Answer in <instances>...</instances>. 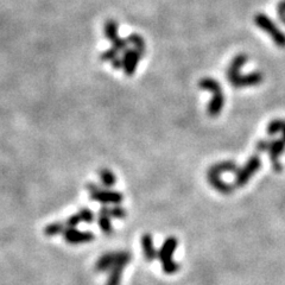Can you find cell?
Wrapping results in <instances>:
<instances>
[{
  "mask_svg": "<svg viewBox=\"0 0 285 285\" xmlns=\"http://www.w3.org/2000/svg\"><path fill=\"white\" fill-rule=\"evenodd\" d=\"M99 226L101 228V231L106 233V234H111L113 232L112 222H111V217L107 207H102L99 211Z\"/></svg>",
  "mask_w": 285,
  "mask_h": 285,
  "instance_id": "9a60e30c",
  "label": "cell"
},
{
  "mask_svg": "<svg viewBox=\"0 0 285 285\" xmlns=\"http://www.w3.org/2000/svg\"><path fill=\"white\" fill-rule=\"evenodd\" d=\"M271 140H267V139H260V140L256 144V150L262 154V152H267V149H269Z\"/></svg>",
  "mask_w": 285,
  "mask_h": 285,
  "instance_id": "44dd1931",
  "label": "cell"
},
{
  "mask_svg": "<svg viewBox=\"0 0 285 285\" xmlns=\"http://www.w3.org/2000/svg\"><path fill=\"white\" fill-rule=\"evenodd\" d=\"M256 25H258L263 31H265L272 38V41L279 48H285V33L278 29V26L264 13H259L255 17Z\"/></svg>",
  "mask_w": 285,
  "mask_h": 285,
  "instance_id": "3957f363",
  "label": "cell"
},
{
  "mask_svg": "<svg viewBox=\"0 0 285 285\" xmlns=\"http://www.w3.org/2000/svg\"><path fill=\"white\" fill-rule=\"evenodd\" d=\"M79 217H80V219H81V221L88 222V224H90V222H92L93 219H94L93 213L89 209H87V208H86V209H82L81 211H80Z\"/></svg>",
  "mask_w": 285,
  "mask_h": 285,
  "instance_id": "7402d4cb",
  "label": "cell"
},
{
  "mask_svg": "<svg viewBox=\"0 0 285 285\" xmlns=\"http://www.w3.org/2000/svg\"><path fill=\"white\" fill-rule=\"evenodd\" d=\"M262 166V159H260L259 154L252 155L248 158V161L245 163L244 166L239 168L235 172L234 187L242 188L250 182V180L255 176V173L258 172V170Z\"/></svg>",
  "mask_w": 285,
  "mask_h": 285,
  "instance_id": "7a4b0ae2",
  "label": "cell"
},
{
  "mask_svg": "<svg viewBox=\"0 0 285 285\" xmlns=\"http://www.w3.org/2000/svg\"><path fill=\"white\" fill-rule=\"evenodd\" d=\"M127 41H128V43L133 44L134 49L139 51V53L144 56L145 53H147V45H145L144 38H142L141 36H139L138 33H132L128 36Z\"/></svg>",
  "mask_w": 285,
  "mask_h": 285,
  "instance_id": "e0dca14e",
  "label": "cell"
},
{
  "mask_svg": "<svg viewBox=\"0 0 285 285\" xmlns=\"http://www.w3.org/2000/svg\"><path fill=\"white\" fill-rule=\"evenodd\" d=\"M284 150H285V140L283 138L273 139V140L270 141L267 152H269V157H270L271 164H272L273 171L281 172V170H283V165L279 163V157L283 155Z\"/></svg>",
  "mask_w": 285,
  "mask_h": 285,
  "instance_id": "52a82bcc",
  "label": "cell"
},
{
  "mask_svg": "<svg viewBox=\"0 0 285 285\" xmlns=\"http://www.w3.org/2000/svg\"><path fill=\"white\" fill-rule=\"evenodd\" d=\"M207 180H208V183H209L210 186L213 187L215 190H217V192L224 194V195L232 194L233 190H234V188H235L234 184L226 183L225 181H222L220 175H215V173L207 172Z\"/></svg>",
  "mask_w": 285,
  "mask_h": 285,
  "instance_id": "8fae6325",
  "label": "cell"
},
{
  "mask_svg": "<svg viewBox=\"0 0 285 285\" xmlns=\"http://www.w3.org/2000/svg\"><path fill=\"white\" fill-rule=\"evenodd\" d=\"M264 81V75L260 72H252L246 75H239L231 85L234 88H246V87H255Z\"/></svg>",
  "mask_w": 285,
  "mask_h": 285,
  "instance_id": "9c48e42d",
  "label": "cell"
},
{
  "mask_svg": "<svg viewBox=\"0 0 285 285\" xmlns=\"http://www.w3.org/2000/svg\"><path fill=\"white\" fill-rule=\"evenodd\" d=\"M199 87L201 89L213 93V98H211L207 107L208 116L210 118H217L220 116L225 106V95L220 82H218L213 78H203L200 80Z\"/></svg>",
  "mask_w": 285,
  "mask_h": 285,
  "instance_id": "6da1fadb",
  "label": "cell"
},
{
  "mask_svg": "<svg viewBox=\"0 0 285 285\" xmlns=\"http://www.w3.org/2000/svg\"><path fill=\"white\" fill-rule=\"evenodd\" d=\"M285 126V120L283 119H274L272 121H270V124L267 125V134L269 135H274L279 132L283 131V128Z\"/></svg>",
  "mask_w": 285,
  "mask_h": 285,
  "instance_id": "ac0fdd59",
  "label": "cell"
},
{
  "mask_svg": "<svg viewBox=\"0 0 285 285\" xmlns=\"http://www.w3.org/2000/svg\"><path fill=\"white\" fill-rule=\"evenodd\" d=\"M118 29H119V26H118V23L116 20L110 19L107 20L105 26H103V32H105L107 40L112 43V48L117 49L120 53V51H125L128 49V41L123 40V38L119 37Z\"/></svg>",
  "mask_w": 285,
  "mask_h": 285,
  "instance_id": "8992f818",
  "label": "cell"
},
{
  "mask_svg": "<svg viewBox=\"0 0 285 285\" xmlns=\"http://www.w3.org/2000/svg\"><path fill=\"white\" fill-rule=\"evenodd\" d=\"M142 58V55L134 49H127L124 51L123 58V70L127 76H132L137 70L138 63Z\"/></svg>",
  "mask_w": 285,
  "mask_h": 285,
  "instance_id": "ba28073f",
  "label": "cell"
},
{
  "mask_svg": "<svg viewBox=\"0 0 285 285\" xmlns=\"http://www.w3.org/2000/svg\"><path fill=\"white\" fill-rule=\"evenodd\" d=\"M118 54H119V51H118L117 49H114V48H111V49L106 50L105 53L101 54V60L112 62L114 58L118 57Z\"/></svg>",
  "mask_w": 285,
  "mask_h": 285,
  "instance_id": "ffe728a7",
  "label": "cell"
},
{
  "mask_svg": "<svg viewBox=\"0 0 285 285\" xmlns=\"http://www.w3.org/2000/svg\"><path fill=\"white\" fill-rule=\"evenodd\" d=\"M238 165L234 161H224V162H219L215 163L208 169V173H215V175H222V173L226 172H236L238 170Z\"/></svg>",
  "mask_w": 285,
  "mask_h": 285,
  "instance_id": "4fadbf2b",
  "label": "cell"
},
{
  "mask_svg": "<svg viewBox=\"0 0 285 285\" xmlns=\"http://www.w3.org/2000/svg\"><path fill=\"white\" fill-rule=\"evenodd\" d=\"M141 246L147 260L149 262L154 260L157 256V252L154 247V240H152V236L150 234H144L141 236Z\"/></svg>",
  "mask_w": 285,
  "mask_h": 285,
  "instance_id": "5bb4252c",
  "label": "cell"
},
{
  "mask_svg": "<svg viewBox=\"0 0 285 285\" xmlns=\"http://www.w3.org/2000/svg\"><path fill=\"white\" fill-rule=\"evenodd\" d=\"M94 235L90 232H80L78 229L70 228L65 232V239L72 244H80V242L92 241Z\"/></svg>",
  "mask_w": 285,
  "mask_h": 285,
  "instance_id": "7c38bea8",
  "label": "cell"
},
{
  "mask_svg": "<svg viewBox=\"0 0 285 285\" xmlns=\"http://www.w3.org/2000/svg\"><path fill=\"white\" fill-rule=\"evenodd\" d=\"M109 214L111 218H116V219H125L126 218V210L124 208H121L119 206H116L113 208H109Z\"/></svg>",
  "mask_w": 285,
  "mask_h": 285,
  "instance_id": "d6986e66",
  "label": "cell"
},
{
  "mask_svg": "<svg viewBox=\"0 0 285 285\" xmlns=\"http://www.w3.org/2000/svg\"><path fill=\"white\" fill-rule=\"evenodd\" d=\"M99 176L102 186L105 188H112L113 186H116L117 177L110 169H101L99 172Z\"/></svg>",
  "mask_w": 285,
  "mask_h": 285,
  "instance_id": "2e32d148",
  "label": "cell"
},
{
  "mask_svg": "<svg viewBox=\"0 0 285 285\" xmlns=\"http://www.w3.org/2000/svg\"><path fill=\"white\" fill-rule=\"evenodd\" d=\"M278 15H279V18H283V17H285V0H283V2H280L279 4H278Z\"/></svg>",
  "mask_w": 285,
  "mask_h": 285,
  "instance_id": "603a6c76",
  "label": "cell"
},
{
  "mask_svg": "<svg viewBox=\"0 0 285 285\" xmlns=\"http://www.w3.org/2000/svg\"><path fill=\"white\" fill-rule=\"evenodd\" d=\"M247 61H248V57L247 55L245 54H239L233 58L231 63L228 65L227 70H226V78H227L229 82H233L239 75H240L241 68L244 67V64Z\"/></svg>",
  "mask_w": 285,
  "mask_h": 285,
  "instance_id": "30bf717a",
  "label": "cell"
},
{
  "mask_svg": "<svg viewBox=\"0 0 285 285\" xmlns=\"http://www.w3.org/2000/svg\"><path fill=\"white\" fill-rule=\"evenodd\" d=\"M112 65L114 69H123V61H121V58L119 57L114 58L112 61Z\"/></svg>",
  "mask_w": 285,
  "mask_h": 285,
  "instance_id": "cb8c5ba5",
  "label": "cell"
},
{
  "mask_svg": "<svg viewBox=\"0 0 285 285\" xmlns=\"http://www.w3.org/2000/svg\"><path fill=\"white\" fill-rule=\"evenodd\" d=\"M177 247V239L175 236H169L163 244L158 256L163 263V270L168 273H172L179 270V265L172 262V255Z\"/></svg>",
  "mask_w": 285,
  "mask_h": 285,
  "instance_id": "277c9868",
  "label": "cell"
},
{
  "mask_svg": "<svg viewBox=\"0 0 285 285\" xmlns=\"http://www.w3.org/2000/svg\"><path fill=\"white\" fill-rule=\"evenodd\" d=\"M281 138H283L284 140H285V126L283 128V131H281Z\"/></svg>",
  "mask_w": 285,
  "mask_h": 285,
  "instance_id": "d4e9b609",
  "label": "cell"
},
{
  "mask_svg": "<svg viewBox=\"0 0 285 285\" xmlns=\"http://www.w3.org/2000/svg\"><path fill=\"white\" fill-rule=\"evenodd\" d=\"M88 190L92 200L98 201V202L103 204H119L124 199L123 194L114 192V190L100 189L95 184H88Z\"/></svg>",
  "mask_w": 285,
  "mask_h": 285,
  "instance_id": "5b68a950",
  "label": "cell"
}]
</instances>
